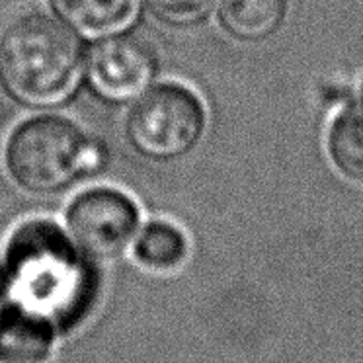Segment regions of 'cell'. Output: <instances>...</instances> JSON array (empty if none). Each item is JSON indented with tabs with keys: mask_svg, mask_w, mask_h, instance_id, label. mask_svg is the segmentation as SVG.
Masks as SVG:
<instances>
[{
	"mask_svg": "<svg viewBox=\"0 0 363 363\" xmlns=\"http://www.w3.org/2000/svg\"><path fill=\"white\" fill-rule=\"evenodd\" d=\"M4 162L12 182L33 196H57L104 166V150L72 121L28 119L10 133Z\"/></svg>",
	"mask_w": 363,
	"mask_h": 363,
	"instance_id": "cell-3",
	"label": "cell"
},
{
	"mask_svg": "<svg viewBox=\"0 0 363 363\" xmlns=\"http://www.w3.org/2000/svg\"><path fill=\"white\" fill-rule=\"evenodd\" d=\"M157 71V55L147 41L116 33L96 40L84 53L82 82L102 104L127 106L152 86Z\"/></svg>",
	"mask_w": 363,
	"mask_h": 363,
	"instance_id": "cell-6",
	"label": "cell"
},
{
	"mask_svg": "<svg viewBox=\"0 0 363 363\" xmlns=\"http://www.w3.org/2000/svg\"><path fill=\"white\" fill-rule=\"evenodd\" d=\"M10 305L9 299V287H6V277H4V269L0 266V315L4 313V308Z\"/></svg>",
	"mask_w": 363,
	"mask_h": 363,
	"instance_id": "cell-13",
	"label": "cell"
},
{
	"mask_svg": "<svg viewBox=\"0 0 363 363\" xmlns=\"http://www.w3.org/2000/svg\"><path fill=\"white\" fill-rule=\"evenodd\" d=\"M328 155L346 178L363 184V108H350L334 119Z\"/></svg>",
	"mask_w": 363,
	"mask_h": 363,
	"instance_id": "cell-11",
	"label": "cell"
},
{
	"mask_svg": "<svg viewBox=\"0 0 363 363\" xmlns=\"http://www.w3.org/2000/svg\"><path fill=\"white\" fill-rule=\"evenodd\" d=\"M4 277L10 305L69 336L92 318L102 299V274L59 225L26 221L9 238Z\"/></svg>",
	"mask_w": 363,
	"mask_h": 363,
	"instance_id": "cell-1",
	"label": "cell"
},
{
	"mask_svg": "<svg viewBox=\"0 0 363 363\" xmlns=\"http://www.w3.org/2000/svg\"><path fill=\"white\" fill-rule=\"evenodd\" d=\"M57 338L43 318L9 305L0 315V363H48Z\"/></svg>",
	"mask_w": 363,
	"mask_h": 363,
	"instance_id": "cell-8",
	"label": "cell"
},
{
	"mask_svg": "<svg viewBox=\"0 0 363 363\" xmlns=\"http://www.w3.org/2000/svg\"><path fill=\"white\" fill-rule=\"evenodd\" d=\"M49 9L74 35L102 40L123 33L137 14L135 0H48Z\"/></svg>",
	"mask_w": 363,
	"mask_h": 363,
	"instance_id": "cell-7",
	"label": "cell"
},
{
	"mask_svg": "<svg viewBox=\"0 0 363 363\" xmlns=\"http://www.w3.org/2000/svg\"><path fill=\"white\" fill-rule=\"evenodd\" d=\"M206 133V108L182 84L150 86L133 102L125 119L129 147L150 162H176L188 157Z\"/></svg>",
	"mask_w": 363,
	"mask_h": 363,
	"instance_id": "cell-4",
	"label": "cell"
},
{
	"mask_svg": "<svg viewBox=\"0 0 363 363\" xmlns=\"http://www.w3.org/2000/svg\"><path fill=\"white\" fill-rule=\"evenodd\" d=\"M289 0H219V22L230 38L260 43L281 32Z\"/></svg>",
	"mask_w": 363,
	"mask_h": 363,
	"instance_id": "cell-9",
	"label": "cell"
},
{
	"mask_svg": "<svg viewBox=\"0 0 363 363\" xmlns=\"http://www.w3.org/2000/svg\"><path fill=\"white\" fill-rule=\"evenodd\" d=\"M79 35L59 20L28 14L0 33V90L26 110H53L82 82Z\"/></svg>",
	"mask_w": 363,
	"mask_h": 363,
	"instance_id": "cell-2",
	"label": "cell"
},
{
	"mask_svg": "<svg viewBox=\"0 0 363 363\" xmlns=\"http://www.w3.org/2000/svg\"><path fill=\"white\" fill-rule=\"evenodd\" d=\"M65 223L82 252L96 262H108L131 248L141 229V211L123 191L92 188L72 199Z\"/></svg>",
	"mask_w": 363,
	"mask_h": 363,
	"instance_id": "cell-5",
	"label": "cell"
},
{
	"mask_svg": "<svg viewBox=\"0 0 363 363\" xmlns=\"http://www.w3.org/2000/svg\"><path fill=\"white\" fill-rule=\"evenodd\" d=\"M158 24L172 30H191L206 24L213 12L215 0H141Z\"/></svg>",
	"mask_w": 363,
	"mask_h": 363,
	"instance_id": "cell-12",
	"label": "cell"
},
{
	"mask_svg": "<svg viewBox=\"0 0 363 363\" xmlns=\"http://www.w3.org/2000/svg\"><path fill=\"white\" fill-rule=\"evenodd\" d=\"M131 248L139 266L155 274H174L190 256L186 233L168 221H152L141 227Z\"/></svg>",
	"mask_w": 363,
	"mask_h": 363,
	"instance_id": "cell-10",
	"label": "cell"
}]
</instances>
